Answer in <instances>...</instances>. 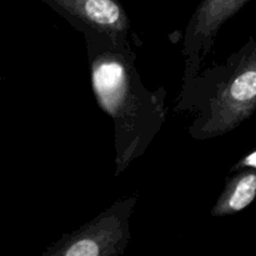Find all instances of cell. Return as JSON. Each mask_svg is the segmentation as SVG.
Listing matches in <instances>:
<instances>
[{
  "instance_id": "5",
  "label": "cell",
  "mask_w": 256,
  "mask_h": 256,
  "mask_svg": "<svg viewBox=\"0 0 256 256\" xmlns=\"http://www.w3.org/2000/svg\"><path fill=\"white\" fill-rule=\"evenodd\" d=\"M245 162L256 168V152H252V154H250L249 156L246 158V160H245Z\"/></svg>"
},
{
  "instance_id": "3",
  "label": "cell",
  "mask_w": 256,
  "mask_h": 256,
  "mask_svg": "<svg viewBox=\"0 0 256 256\" xmlns=\"http://www.w3.org/2000/svg\"><path fill=\"white\" fill-rule=\"evenodd\" d=\"M74 29L129 35L130 19L119 0H42Z\"/></svg>"
},
{
  "instance_id": "4",
  "label": "cell",
  "mask_w": 256,
  "mask_h": 256,
  "mask_svg": "<svg viewBox=\"0 0 256 256\" xmlns=\"http://www.w3.org/2000/svg\"><path fill=\"white\" fill-rule=\"evenodd\" d=\"M256 196V175H242L228 186L219 202L212 208V215L229 214L245 209Z\"/></svg>"
},
{
  "instance_id": "2",
  "label": "cell",
  "mask_w": 256,
  "mask_h": 256,
  "mask_svg": "<svg viewBox=\"0 0 256 256\" xmlns=\"http://www.w3.org/2000/svg\"><path fill=\"white\" fill-rule=\"evenodd\" d=\"M138 195L125 196L79 229L64 234L48 246L42 256H120L130 239V219Z\"/></svg>"
},
{
  "instance_id": "1",
  "label": "cell",
  "mask_w": 256,
  "mask_h": 256,
  "mask_svg": "<svg viewBox=\"0 0 256 256\" xmlns=\"http://www.w3.org/2000/svg\"><path fill=\"white\" fill-rule=\"evenodd\" d=\"M90 82L100 109L114 122L115 176L145 154L166 122V89L142 82L128 35L82 28Z\"/></svg>"
}]
</instances>
